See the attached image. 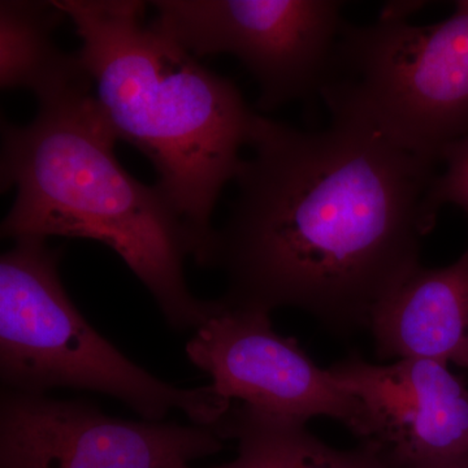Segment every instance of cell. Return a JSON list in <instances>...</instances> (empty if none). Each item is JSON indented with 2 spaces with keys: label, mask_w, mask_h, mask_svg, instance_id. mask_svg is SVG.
<instances>
[{
  "label": "cell",
  "mask_w": 468,
  "mask_h": 468,
  "mask_svg": "<svg viewBox=\"0 0 468 468\" xmlns=\"http://www.w3.org/2000/svg\"><path fill=\"white\" fill-rule=\"evenodd\" d=\"M440 163L445 169L436 175L428 190V207L439 215L442 206L454 205L468 215V134L449 144Z\"/></svg>",
  "instance_id": "obj_13"
},
{
  "label": "cell",
  "mask_w": 468,
  "mask_h": 468,
  "mask_svg": "<svg viewBox=\"0 0 468 468\" xmlns=\"http://www.w3.org/2000/svg\"><path fill=\"white\" fill-rule=\"evenodd\" d=\"M250 147L209 261L226 297L306 311L337 335L368 328L420 266L437 165L341 120L301 131L261 115Z\"/></svg>",
  "instance_id": "obj_1"
},
{
  "label": "cell",
  "mask_w": 468,
  "mask_h": 468,
  "mask_svg": "<svg viewBox=\"0 0 468 468\" xmlns=\"http://www.w3.org/2000/svg\"><path fill=\"white\" fill-rule=\"evenodd\" d=\"M426 5V2H389L381 9L378 20L408 21V18Z\"/></svg>",
  "instance_id": "obj_14"
},
{
  "label": "cell",
  "mask_w": 468,
  "mask_h": 468,
  "mask_svg": "<svg viewBox=\"0 0 468 468\" xmlns=\"http://www.w3.org/2000/svg\"><path fill=\"white\" fill-rule=\"evenodd\" d=\"M389 468H468V452L451 458V460L433 462V463L419 464L410 467H389Z\"/></svg>",
  "instance_id": "obj_15"
},
{
  "label": "cell",
  "mask_w": 468,
  "mask_h": 468,
  "mask_svg": "<svg viewBox=\"0 0 468 468\" xmlns=\"http://www.w3.org/2000/svg\"><path fill=\"white\" fill-rule=\"evenodd\" d=\"M153 26L197 58L229 54L260 86L258 109L320 94L345 21L337 0H158Z\"/></svg>",
  "instance_id": "obj_6"
},
{
  "label": "cell",
  "mask_w": 468,
  "mask_h": 468,
  "mask_svg": "<svg viewBox=\"0 0 468 468\" xmlns=\"http://www.w3.org/2000/svg\"><path fill=\"white\" fill-rule=\"evenodd\" d=\"M328 371L358 406L351 433L388 466L468 452V388L446 363L406 358L377 365L350 356Z\"/></svg>",
  "instance_id": "obj_9"
},
{
  "label": "cell",
  "mask_w": 468,
  "mask_h": 468,
  "mask_svg": "<svg viewBox=\"0 0 468 468\" xmlns=\"http://www.w3.org/2000/svg\"><path fill=\"white\" fill-rule=\"evenodd\" d=\"M368 328L378 358L468 368V249L446 267L420 264L378 304Z\"/></svg>",
  "instance_id": "obj_10"
},
{
  "label": "cell",
  "mask_w": 468,
  "mask_h": 468,
  "mask_svg": "<svg viewBox=\"0 0 468 468\" xmlns=\"http://www.w3.org/2000/svg\"><path fill=\"white\" fill-rule=\"evenodd\" d=\"M66 15L54 2L0 3V86L36 97L84 75L79 55L55 45L54 30Z\"/></svg>",
  "instance_id": "obj_12"
},
{
  "label": "cell",
  "mask_w": 468,
  "mask_h": 468,
  "mask_svg": "<svg viewBox=\"0 0 468 468\" xmlns=\"http://www.w3.org/2000/svg\"><path fill=\"white\" fill-rule=\"evenodd\" d=\"M187 359L211 378L215 392L233 403L307 424L326 417L353 428L356 399L310 358L295 338L277 334L270 311L226 295L185 347Z\"/></svg>",
  "instance_id": "obj_8"
},
{
  "label": "cell",
  "mask_w": 468,
  "mask_h": 468,
  "mask_svg": "<svg viewBox=\"0 0 468 468\" xmlns=\"http://www.w3.org/2000/svg\"><path fill=\"white\" fill-rule=\"evenodd\" d=\"M0 258V378L5 389L46 394L54 388L106 394L144 420L171 410L192 424L217 427L233 402L211 384L184 389L135 365L86 320L61 282V252L48 239L14 241Z\"/></svg>",
  "instance_id": "obj_4"
},
{
  "label": "cell",
  "mask_w": 468,
  "mask_h": 468,
  "mask_svg": "<svg viewBox=\"0 0 468 468\" xmlns=\"http://www.w3.org/2000/svg\"><path fill=\"white\" fill-rule=\"evenodd\" d=\"M215 427L124 420L97 406L3 390L0 468H169L217 454Z\"/></svg>",
  "instance_id": "obj_7"
},
{
  "label": "cell",
  "mask_w": 468,
  "mask_h": 468,
  "mask_svg": "<svg viewBox=\"0 0 468 468\" xmlns=\"http://www.w3.org/2000/svg\"><path fill=\"white\" fill-rule=\"evenodd\" d=\"M81 39L79 58L117 140L155 168L156 187L180 220L190 258L209 267L212 215L242 165L260 113L226 77L144 24L138 0H54Z\"/></svg>",
  "instance_id": "obj_2"
},
{
  "label": "cell",
  "mask_w": 468,
  "mask_h": 468,
  "mask_svg": "<svg viewBox=\"0 0 468 468\" xmlns=\"http://www.w3.org/2000/svg\"><path fill=\"white\" fill-rule=\"evenodd\" d=\"M169 468H190V467H189V464H186V463H178V464H175V466H171ZM214 468H218V467H214Z\"/></svg>",
  "instance_id": "obj_16"
},
{
  "label": "cell",
  "mask_w": 468,
  "mask_h": 468,
  "mask_svg": "<svg viewBox=\"0 0 468 468\" xmlns=\"http://www.w3.org/2000/svg\"><path fill=\"white\" fill-rule=\"evenodd\" d=\"M27 125L2 126V190H16L2 223L7 239H92L115 251L176 331H196L214 300L186 284L189 243L158 187L117 160V137L101 115L88 73L37 97Z\"/></svg>",
  "instance_id": "obj_3"
},
{
  "label": "cell",
  "mask_w": 468,
  "mask_h": 468,
  "mask_svg": "<svg viewBox=\"0 0 468 468\" xmlns=\"http://www.w3.org/2000/svg\"><path fill=\"white\" fill-rule=\"evenodd\" d=\"M332 120L431 165L468 134V0L440 23H345L320 90Z\"/></svg>",
  "instance_id": "obj_5"
},
{
  "label": "cell",
  "mask_w": 468,
  "mask_h": 468,
  "mask_svg": "<svg viewBox=\"0 0 468 468\" xmlns=\"http://www.w3.org/2000/svg\"><path fill=\"white\" fill-rule=\"evenodd\" d=\"M215 428L226 441L237 442V457L218 468H389L365 446L338 451L314 436L306 424L261 414L241 403H233Z\"/></svg>",
  "instance_id": "obj_11"
}]
</instances>
